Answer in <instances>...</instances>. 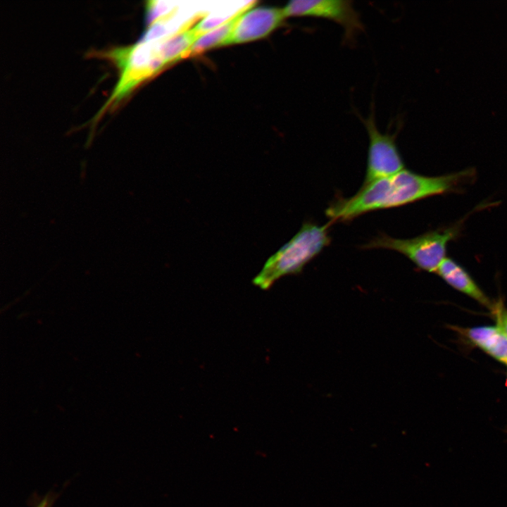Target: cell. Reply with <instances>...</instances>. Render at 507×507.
<instances>
[{"mask_svg": "<svg viewBox=\"0 0 507 507\" xmlns=\"http://www.w3.org/2000/svg\"><path fill=\"white\" fill-rule=\"evenodd\" d=\"M472 169L440 176H425L407 169L363 185L349 198H339L326 210L330 222L349 221L364 213L396 208L439 194L458 191L473 180Z\"/></svg>", "mask_w": 507, "mask_h": 507, "instance_id": "6da1fadb", "label": "cell"}, {"mask_svg": "<svg viewBox=\"0 0 507 507\" xmlns=\"http://www.w3.org/2000/svg\"><path fill=\"white\" fill-rule=\"evenodd\" d=\"M331 223L324 225L304 223L299 232L267 260L253 283L266 290L280 277L301 273L330 243Z\"/></svg>", "mask_w": 507, "mask_h": 507, "instance_id": "7a4b0ae2", "label": "cell"}, {"mask_svg": "<svg viewBox=\"0 0 507 507\" xmlns=\"http://www.w3.org/2000/svg\"><path fill=\"white\" fill-rule=\"evenodd\" d=\"M461 227L462 221L411 239H397L381 234L373 238L363 248L396 251L406 256L420 269L436 273L446 258L449 243L458 236Z\"/></svg>", "mask_w": 507, "mask_h": 507, "instance_id": "3957f363", "label": "cell"}, {"mask_svg": "<svg viewBox=\"0 0 507 507\" xmlns=\"http://www.w3.org/2000/svg\"><path fill=\"white\" fill-rule=\"evenodd\" d=\"M361 118L369 137L367 167L363 185L392 176L405 169L396 144V134H383L378 130L373 106L367 118Z\"/></svg>", "mask_w": 507, "mask_h": 507, "instance_id": "277c9868", "label": "cell"}, {"mask_svg": "<svg viewBox=\"0 0 507 507\" xmlns=\"http://www.w3.org/2000/svg\"><path fill=\"white\" fill-rule=\"evenodd\" d=\"M286 18L311 17L333 21L344 29V39L351 42L363 31L360 14L345 0H294L282 8Z\"/></svg>", "mask_w": 507, "mask_h": 507, "instance_id": "5b68a950", "label": "cell"}, {"mask_svg": "<svg viewBox=\"0 0 507 507\" xmlns=\"http://www.w3.org/2000/svg\"><path fill=\"white\" fill-rule=\"evenodd\" d=\"M285 18L282 8L255 6L240 17L223 46L266 37L282 26Z\"/></svg>", "mask_w": 507, "mask_h": 507, "instance_id": "8992f818", "label": "cell"}, {"mask_svg": "<svg viewBox=\"0 0 507 507\" xmlns=\"http://www.w3.org/2000/svg\"><path fill=\"white\" fill-rule=\"evenodd\" d=\"M436 273L450 286L492 309L494 303L477 286L473 279L458 263L446 258Z\"/></svg>", "mask_w": 507, "mask_h": 507, "instance_id": "52a82bcc", "label": "cell"}, {"mask_svg": "<svg viewBox=\"0 0 507 507\" xmlns=\"http://www.w3.org/2000/svg\"><path fill=\"white\" fill-rule=\"evenodd\" d=\"M461 331L475 345L507 364V336L497 326L475 327Z\"/></svg>", "mask_w": 507, "mask_h": 507, "instance_id": "ba28073f", "label": "cell"}, {"mask_svg": "<svg viewBox=\"0 0 507 507\" xmlns=\"http://www.w3.org/2000/svg\"><path fill=\"white\" fill-rule=\"evenodd\" d=\"M256 4V1L250 2L223 23L201 35L183 56L182 58L196 56L211 49L223 46L240 17L244 12L255 6Z\"/></svg>", "mask_w": 507, "mask_h": 507, "instance_id": "9c48e42d", "label": "cell"}, {"mask_svg": "<svg viewBox=\"0 0 507 507\" xmlns=\"http://www.w3.org/2000/svg\"><path fill=\"white\" fill-rule=\"evenodd\" d=\"M492 311L496 321V326L507 336V309L499 301L494 303Z\"/></svg>", "mask_w": 507, "mask_h": 507, "instance_id": "30bf717a", "label": "cell"}, {"mask_svg": "<svg viewBox=\"0 0 507 507\" xmlns=\"http://www.w3.org/2000/svg\"><path fill=\"white\" fill-rule=\"evenodd\" d=\"M37 507H47L46 500L42 501V502Z\"/></svg>", "mask_w": 507, "mask_h": 507, "instance_id": "8fae6325", "label": "cell"}]
</instances>
